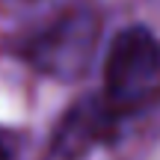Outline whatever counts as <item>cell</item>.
I'll return each instance as SVG.
<instances>
[{
    "mask_svg": "<svg viewBox=\"0 0 160 160\" xmlns=\"http://www.w3.org/2000/svg\"><path fill=\"white\" fill-rule=\"evenodd\" d=\"M0 160H18V142L9 131H0Z\"/></svg>",
    "mask_w": 160,
    "mask_h": 160,
    "instance_id": "4",
    "label": "cell"
},
{
    "mask_svg": "<svg viewBox=\"0 0 160 160\" xmlns=\"http://www.w3.org/2000/svg\"><path fill=\"white\" fill-rule=\"evenodd\" d=\"M119 116L104 101H80L62 116L51 142V160H80L92 145L110 137Z\"/></svg>",
    "mask_w": 160,
    "mask_h": 160,
    "instance_id": "3",
    "label": "cell"
},
{
    "mask_svg": "<svg viewBox=\"0 0 160 160\" xmlns=\"http://www.w3.org/2000/svg\"><path fill=\"white\" fill-rule=\"evenodd\" d=\"M101 24L92 9H71L51 21L24 45V57L36 71L53 80H80L95 62Z\"/></svg>",
    "mask_w": 160,
    "mask_h": 160,
    "instance_id": "2",
    "label": "cell"
},
{
    "mask_svg": "<svg viewBox=\"0 0 160 160\" xmlns=\"http://www.w3.org/2000/svg\"><path fill=\"white\" fill-rule=\"evenodd\" d=\"M160 95V39L142 24H131L113 39L104 59V104L116 116H131Z\"/></svg>",
    "mask_w": 160,
    "mask_h": 160,
    "instance_id": "1",
    "label": "cell"
}]
</instances>
